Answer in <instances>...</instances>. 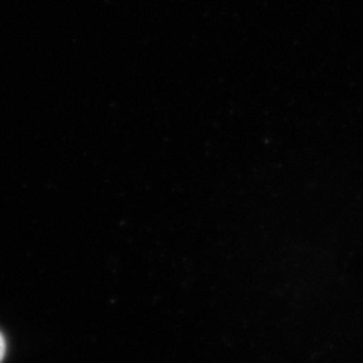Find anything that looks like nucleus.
<instances>
[{"label": "nucleus", "instance_id": "f257e3e1", "mask_svg": "<svg viewBox=\"0 0 363 363\" xmlns=\"http://www.w3.org/2000/svg\"><path fill=\"white\" fill-rule=\"evenodd\" d=\"M4 354H6V340H4L3 335L0 334V363L4 358Z\"/></svg>", "mask_w": 363, "mask_h": 363}]
</instances>
